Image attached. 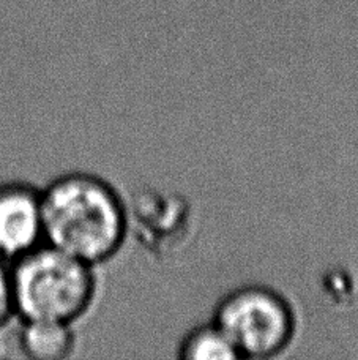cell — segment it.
<instances>
[{
    "label": "cell",
    "instance_id": "obj_1",
    "mask_svg": "<svg viewBox=\"0 0 358 360\" xmlns=\"http://www.w3.org/2000/svg\"><path fill=\"white\" fill-rule=\"evenodd\" d=\"M44 243L91 266L112 259L124 247L128 205L111 184L87 172H69L41 190Z\"/></svg>",
    "mask_w": 358,
    "mask_h": 360
},
{
    "label": "cell",
    "instance_id": "obj_2",
    "mask_svg": "<svg viewBox=\"0 0 358 360\" xmlns=\"http://www.w3.org/2000/svg\"><path fill=\"white\" fill-rule=\"evenodd\" d=\"M11 280L16 314L22 319L73 324L97 295L93 266L49 243L13 262Z\"/></svg>",
    "mask_w": 358,
    "mask_h": 360
},
{
    "label": "cell",
    "instance_id": "obj_3",
    "mask_svg": "<svg viewBox=\"0 0 358 360\" xmlns=\"http://www.w3.org/2000/svg\"><path fill=\"white\" fill-rule=\"evenodd\" d=\"M240 359H272L289 348L297 332L293 307L277 289L245 285L229 291L213 311Z\"/></svg>",
    "mask_w": 358,
    "mask_h": 360
},
{
    "label": "cell",
    "instance_id": "obj_4",
    "mask_svg": "<svg viewBox=\"0 0 358 360\" xmlns=\"http://www.w3.org/2000/svg\"><path fill=\"white\" fill-rule=\"evenodd\" d=\"M128 221L140 245L163 259L187 245L194 229V210L178 193L142 190L128 207Z\"/></svg>",
    "mask_w": 358,
    "mask_h": 360
},
{
    "label": "cell",
    "instance_id": "obj_5",
    "mask_svg": "<svg viewBox=\"0 0 358 360\" xmlns=\"http://www.w3.org/2000/svg\"><path fill=\"white\" fill-rule=\"evenodd\" d=\"M41 243V191L21 182L0 185V259L15 262Z\"/></svg>",
    "mask_w": 358,
    "mask_h": 360
},
{
    "label": "cell",
    "instance_id": "obj_6",
    "mask_svg": "<svg viewBox=\"0 0 358 360\" xmlns=\"http://www.w3.org/2000/svg\"><path fill=\"white\" fill-rule=\"evenodd\" d=\"M73 324L59 321L24 319L19 333V349L34 360H63L74 351Z\"/></svg>",
    "mask_w": 358,
    "mask_h": 360
},
{
    "label": "cell",
    "instance_id": "obj_7",
    "mask_svg": "<svg viewBox=\"0 0 358 360\" xmlns=\"http://www.w3.org/2000/svg\"><path fill=\"white\" fill-rule=\"evenodd\" d=\"M177 357L182 360H237V349L231 340L213 321L210 324L196 326L182 338L177 348Z\"/></svg>",
    "mask_w": 358,
    "mask_h": 360
},
{
    "label": "cell",
    "instance_id": "obj_8",
    "mask_svg": "<svg viewBox=\"0 0 358 360\" xmlns=\"http://www.w3.org/2000/svg\"><path fill=\"white\" fill-rule=\"evenodd\" d=\"M16 314L15 292H13L11 269L0 259V327H4Z\"/></svg>",
    "mask_w": 358,
    "mask_h": 360
}]
</instances>
